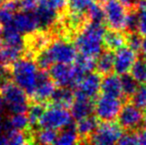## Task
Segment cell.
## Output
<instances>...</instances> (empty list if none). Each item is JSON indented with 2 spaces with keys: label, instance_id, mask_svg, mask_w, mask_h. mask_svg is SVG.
<instances>
[{
  "label": "cell",
  "instance_id": "cell-1",
  "mask_svg": "<svg viewBox=\"0 0 146 145\" xmlns=\"http://www.w3.org/2000/svg\"><path fill=\"white\" fill-rule=\"evenodd\" d=\"M106 28L100 22L88 23L75 39V47L80 54L96 59L102 53Z\"/></svg>",
  "mask_w": 146,
  "mask_h": 145
},
{
  "label": "cell",
  "instance_id": "cell-2",
  "mask_svg": "<svg viewBox=\"0 0 146 145\" xmlns=\"http://www.w3.org/2000/svg\"><path fill=\"white\" fill-rule=\"evenodd\" d=\"M11 72L14 83L21 87L27 95H32L39 73L36 62L30 56L20 58L13 64Z\"/></svg>",
  "mask_w": 146,
  "mask_h": 145
},
{
  "label": "cell",
  "instance_id": "cell-3",
  "mask_svg": "<svg viewBox=\"0 0 146 145\" xmlns=\"http://www.w3.org/2000/svg\"><path fill=\"white\" fill-rule=\"evenodd\" d=\"M4 107L10 114L25 113L29 107L28 95L17 85L10 81L0 89Z\"/></svg>",
  "mask_w": 146,
  "mask_h": 145
},
{
  "label": "cell",
  "instance_id": "cell-4",
  "mask_svg": "<svg viewBox=\"0 0 146 145\" xmlns=\"http://www.w3.org/2000/svg\"><path fill=\"white\" fill-rule=\"evenodd\" d=\"M72 114L67 107L54 105L45 109L38 125L43 128L59 130L72 124Z\"/></svg>",
  "mask_w": 146,
  "mask_h": 145
},
{
  "label": "cell",
  "instance_id": "cell-5",
  "mask_svg": "<svg viewBox=\"0 0 146 145\" xmlns=\"http://www.w3.org/2000/svg\"><path fill=\"white\" fill-rule=\"evenodd\" d=\"M122 127L118 123L112 121H102L98 124L90 137V142L96 145H112L118 143L122 136Z\"/></svg>",
  "mask_w": 146,
  "mask_h": 145
},
{
  "label": "cell",
  "instance_id": "cell-6",
  "mask_svg": "<svg viewBox=\"0 0 146 145\" xmlns=\"http://www.w3.org/2000/svg\"><path fill=\"white\" fill-rule=\"evenodd\" d=\"M45 51L50 57L53 64H72L78 56L75 45L64 39H57L50 42L45 48Z\"/></svg>",
  "mask_w": 146,
  "mask_h": 145
},
{
  "label": "cell",
  "instance_id": "cell-7",
  "mask_svg": "<svg viewBox=\"0 0 146 145\" xmlns=\"http://www.w3.org/2000/svg\"><path fill=\"white\" fill-rule=\"evenodd\" d=\"M104 12V21L112 30L126 29V18L128 12L118 0H106L102 3Z\"/></svg>",
  "mask_w": 146,
  "mask_h": 145
},
{
  "label": "cell",
  "instance_id": "cell-8",
  "mask_svg": "<svg viewBox=\"0 0 146 145\" xmlns=\"http://www.w3.org/2000/svg\"><path fill=\"white\" fill-rule=\"evenodd\" d=\"M51 79L59 87H76L78 81L83 77V73L78 71L75 66H71L70 64H61L56 63L50 67Z\"/></svg>",
  "mask_w": 146,
  "mask_h": 145
},
{
  "label": "cell",
  "instance_id": "cell-9",
  "mask_svg": "<svg viewBox=\"0 0 146 145\" xmlns=\"http://www.w3.org/2000/svg\"><path fill=\"white\" fill-rule=\"evenodd\" d=\"M121 107L122 103L119 97L102 95L96 101L94 111L102 121H112L117 118Z\"/></svg>",
  "mask_w": 146,
  "mask_h": 145
},
{
  "label": "cell",
  "instance_id": "cell-10",
  "mask_svg": "<svg viewBox=\"0 0 146 145\" xmlns=\"http://www.w3.org/2000/svg\"><path fill=\"white\" fill-rule=\"evenodd\" d=\"M118 124L125 129H136L143 122V112L134 103H126L121 107L118 115Z\"/></svg>",
  "mask_w": 146,
  "mask_h": 145
},
{
  "label": "cell",
  "instance_id": "cell-11",
  "mask_svg": "<svg viewBox=\"0 0 146 145\" xmlns=\"http://www.w3.org/2000/svg\"><path fill=\"white\" fill-rule=\"evenodd\" d=\"M100 75L96 73H87L81 77L76 85V95H83L88 99H96L100 91Z\"/></svg>",
  "mask_w": 146,
  "mask_h": 145
},
{
  "label": "cell",
  "instance_id": "cell-12",
  "mask_svg": "<svg viewBox=\"0 0 146 145\" xmlns=\"http://www.w3.org/2000/svg\"><path fill=\"white\" fill-rule=\"evenodd\" d=\"M55 89L56 83L51 79L50 75L45 72V70H41V72L38 73L36 85L30 97H32L34 101L46 103L48 99H51Z\"/></svg>",
  "mask_w": 146,
  "mask_h": 145
},
{
  "label": "cell",
  "instance_id": "cell-13",
  "mask_svg": "<svg viewBox=\"0 0 146 145\" xmlns=\"http://www.w3.org/2000/svg\"><path fill=\"white\" fill-rule=\"evenodd\" d=\"M136 60V52L129 47H121L113 55V70L121 75L129 73L132 65Z\"/></svg>",
  "mask_w": 146,
  "mask_h": 145
},
{
  "label": "cell",
  "instance_id": "cell-14",
  "mask_svg": "<svg viewBox=\"0 0 146 145\" xmlns=\"http://www.w3.org/2000/svg\"><path fill=\"white\" fill-rule=\"evenodd\" d=\"M11 23L22 35H30L39 30L38 22L33 11L23 10L17 12L13 16Z\"/></svg>",
  "mask_w": 146,
  "mask_h": 145
},
{
  "label": "cell",
  "instance_id": "cell-15",
  "mask_svg": "<svg viewBox=\"0 0 146 145\" xmlns=\"http://www.w3.org/2000/svg\"><path fill=\"white\" fill-rule=\"evenodd\" d=\"M33 12L36 16L40 31H48L58 22L59 12L51 9L46 4L43 3V1Z\"/></svg>",
  "mask_w": 146,
  "mask_h": 145
},
{
  "label": "cell",
  "instance_id": "cell-16",
  "mask_svg": "<svg viewBox=\"0 0 146 145\" xmlns=\"http://www.w3.org/2000/svg\"><path fill=\"white\" fill-rule=\"evenodd\" d=\"M94 105L92 99L75 95V99L71 105L72 117L78 120L86 116L92 115V113L94 112Z\"/></svg>",
  "mask_w": 146,
  "mask_h": 145
},
{
  "label": "cell",
  "instance_id": "cell-17",
  "mask_svg": "<svg viewBox=\"0 0 146 145\" xmlns=\"http://www.w3.org/2000/svg\"><path fill=\"white\" fill-rule=\"evenodd\" d=\"M100 91L102 95H110V97H122V89H121L120 77L117 73H108L100 81Z\"/></svg>",
  "mask_w": 146,
  "mask_h": 145
},
{
  "label": "cell",
  "instance_id": "cell-18",
  "mask_svg": "<svg viewBox=\"0 0 146 145\" xmlns=\"http://www.w3.org/2000/svg\"><path fill=\"white\" fill-rule=\"evenodd\" d=\"M0 37L2 38L4 45L16 47L23 50L26 49V42L24 40L23 35L12 25V23L3 26V30Z\"/></svg>",
  "mask_w": 146,
  "mask_h": 145
},
{
  "label": "cell",
  "instance_id": "cell-19",
  "mask_svg": "<svg viewBox=\"0 0 146 145\" xmlns=\"http://www.w3.org/2000/svg\"><path fill=\"white\" fill-rule=\"evenodd\" d=\"M126 44V37L118 30H110L104 33V45L110 51H116Z\"/></svg>",
  "mask_w": 146,
  "mask_h": 145
},
{
  "label": "cell",
  "instance_id": "cell-20",
  "mask_svg": "<svg viewBox=\"0 0 146 145\" xmlns=\"http://www.w3.org/2000/svg\"><path fill=\"white\" fill-rule=\"evenodd\" d=\"M29 45H26V47L29 46V55L35 54L37 52H40L41 50L45 49L49 45L51 40V37L46 31H41L39 33H32L30 34Z\"/></svg>",
  "mask_w": 146,
  "mask_h": 145
},
{
  "label": "cell",
  "instance_id": "cell-21",
  "mask_svg": "<svg viewBox=\"0 0 146 145\" xmlns=\"http://www.w3.org/2000/svg\"><path fill=\"white\" fill-rule=\"evenodd\" d=\"M74 99H75V93L72 89H70L68 87H60L59 89H55L50 99H52L54 105H61L68 109L69 107H71Z\"/></svg>",
  "mask_w": 146,
  "mask_h": 145
},
{
  "label": "cell",
  "instance_id": "cell-22",
  "mask_svg": "<svg viewBox=\"0 0 146 145\" xmlns=\"http://www.w3.org/2000/svg\"><path fill=\"white\" fill-rule=\"evenodd\" d=\"M25 50L16 47L7 46L0 47V64L6 65V66H12L17 60L22 57Z\"/></svg>",
  "mask_w": 146,
  "mask_h": 145
},
{
  "label": "cell",
  "instance_id": "cell-23",
  "mask_svg": "<svg viewBox=\"0 0 146 145\" xmlns=\"http://www.w3.org/2000/svg\"><path fill=\"white\" fill-rule=\"evenodd\" d=\"M29 126L28 116L25 113H12L4 121V128L6 130H27Z\"/></svg>",
  "mask_w": 146,
  "mask_h": 145
},
{
  "label": "cell",
  "instance_id": "cell-24",
  "mask_svg": "<svg viewBox=\"0 0 146 145\" xmlns=\"http://www.w3.org/2000/svg\"><path fill=\"white\" fill-rule=\"evenodd\" d=\"M6 138H7V144L12 145H20L33 143V133L27 130H6Z\"/></svg>",
  "mask_w": 146,
  "mask_h": 145
},
{
  "label": "cell",
  "instance_id": "cell-25",
  "mask_svg": "<svg viewBox=\"0 0 146 145\" xmlns=\"http://www.w3.org/2000/svg\"><path fill=\"white\" fill-rule=\"evenodd\" d=\"M96 68L98 73L108 75L113 71V54L110 50L100 53L96 62Z\"/></svg>",
  "mask_w": 146,
  "mask_h": 145
},
{
  "label": "cell",
  "instance_id": "cell-26",
  "mask_svg": "<svg viewBox=\"0 0 146 145\" xmlns=\"http://www.w3.org/2000/svg\"><path fill=\"white\" fill-rule=\"evenodd\" d=\"M98 124V122L96 117L88 115L81 118V119H78L75 128L78 133H79V135L83 136V137H88L96 128Z\"/></svg>",
  "mask_w": 146,
  "mask_h": 145
},
{
  "label": "cell",
  "instance_id": "cell-27",
  "mask_svg": "<svg viewBox=\"0 0 146 145\" xmlns=\"http://www.w3.org/2000/svg\"><path fill=\"white\" fill-rule=\"evenodd\" d=\"M80 135L77 132L75 127H73V124L63 128L60 134H57L56 144L59 145H73L79 142Z\"/></svg>",
  "mask_w": 146,
  "mask_h": 145
},
{
  "label": "cell",
  "instance_id": "cell-28",
  "mask_svg": "<svg viewBox=\"0 0 146 145\" xmlns=\"http://www.w3.org/2000/svg\"><path fill=\"white\" fill-rule=\"evenodd\" d=\"M57 132L51 128H43L33 133V143L39 144H54L56 142Z\"/></svg>",
  "mask_w": 146,
  "mask_h": 145
},
{
  "label": "cell",
  "instance_id": "cell-29",
  "mask_svg": "<svg viewBox=\"0 0 146 145\" xmlns=\"http://www.w3.org/2000/svg\"><path fill=\"white\" fill-rule=\"evenodd\" d=\"M130 75L139 85L146 83V59L135 60L130 69Z\"/></svg>",
  "mask_w": 146,
  "mask_h": 145
},
{
  "label": "cell",
  "instance_id": "cell-30",
  "mask_svg": "<svg viewBox=\"0 0 146 145\" xmlns=\"http://www.w3.org/2000/svg\"><path fill=\"white\" fill-rule=\"evenodd\" d=\"M118 143L120 144H140L146 145V129H138L127 134H122Z\"/></svg>",
  "mask_w": 146,
  "mask_h": 145
},
{
  "label": "cell",
  "instance_id": "cell-31",
  "mask_svg": "<svg viewBox=\"0 0 146 145\" xmlns=\"http://www.w3.org/2000/svg\"><path fill=\"white\" fill-rule=\"evenodd\" d=\"M45 109V103H39V101H35L32 105H29L27 111H28V120H29V124L32 127H35L39 124L40 118L42 116L43 112H44Z\"/></svg>",
  "mask_w": 146,
  "mask_h": 145
},
{
  "label": "cell",
  "instance_id": "cell-32",
  "mask_svg": "<svg viewBox=\"0 0 146 145\" xmlns=\"http://www.w3.org/2000/svg\"><path fill=\"white\" fill-rule=\"evenodd\" d=\"M74 63H75L74 66L83 75L92 72V70L96 68V60H94V58L86 56V55L81 54L80 56H77V58L74 61Z\"/></svg>",
  "mask_w": 146,
  "mask_h": 145
},
{
  "label": "cell",
  "instance_id": "cell-33",
  "mask_svg": "<svg viewBox=\"0 0 146 145\" xmlns=\"http://www.w3.org/2000/svg\"><path fill=\"white\" fill-rule=\"evenodd\" d=\"M96 2V0H70L69 10L73 13L85 15L90 6Z\"/></svg>",
  "mask_w": 146,
  "mask_h": 145
},
{
  "label": "cell",
  "instance_id": "cell-34",
  "mask_svg": "<svg viewBox=\"0 0 146 145\" xmlns=\"http://www.w3.org/2000/svg\"><path fill=\"white\" fill-rule=\"evenodd\" d=\"M120 83L122 93L126 97H132L133 93L136 91L137 87H137L138 83L135 81V79L130 75H127V73L121 75Z\"/></svg>",
  "mask_w": 146,
  "mask_h": 145
},
{
  "label": "cell",
  "instance_id": "cell-35",
  "mask_svg": "<svg viewBox=\"0 0 146 145\" xmlns=\"http://www.w3.org/2000/svg\"><path fill=\"white\" fill-rule=\"evenodd\" d=\"M87 15L90 21L92 22H100V23H102L104 21V8L96 2L90 7V9L87 11Z\"/></svg>",
  "mask_w": 146,
  "mask_h": 145
},
{
  "label": "cell",
  "instance_id": "cell-36",
  "mask_svg": "<svg viewBox=\"0 0 146 145\" xmlns=\"http://www.w3.org/2000/svg\"><path fill=\"white\" fill-rule=\"evenodd\" d=\"M133 103L141 109H146V83L137 87L136 91L132 95Z\"/></svg>",
  "mask_w": 146,
  "mask_h": 145
},
{
  "label": "cell",
  "instance_id": "cell-37",
  "mask_svg": "<svg viewBox=\"0 0 146 145\" xmlns=\"http://www.w3.org/2000/svg\"><path fill=\"white\" fill-rule=\"evenodd\" d=\"M126 44H127V47L132 49L135 52L139 51L141 49V44H142L141 35L138 33H132V32H131V33L126 37Z\"/></svg>",
  "mask_w": 146,
  "mask_h": 145
},
{
  "label": "cell",
  "instance_id": "cell-38",
  "mask_svg": "<svg viewBox=\"0 0 146 145\" xmlns=\"http://www.w3.org/2000/svg\"><path fill=\"white\" fill-rule=\"evenodd\" d=\"M138 34L146 36V9L140 10L136 15V29Z\"/></svg>",
  "mask_w": 146,
  "mask_h": 145
},
{
  "label": "cell",
  "instance_id": "cell-39",
  "mask_svg": "<svg viewBox=\"0 0 146 145\" xmlns=\"http://www.w3.org/2000/svg\"><path fill=\"white\" fill-rule=\"evenodd\" d=\"M10 81H12V72L10 66L0 64V89Z\"/></svg>",
  "mask_w": 146,
  "mask_h": 145
},
{
  "label": "cell",
  "instance_id": "cell-40",
  "mask_svg": "<svg viewBox=\"0 0 146 145\" xmlns=\"http://www.w3.org/2000/svg\"><path fill=\"white\" fill-rule=\"evenodd\" d=\"M43 3L46 4L51 9L59 12V13L63 11L66 8V6L68 5L67 0H43Z\"/></svg>",
  "mask_w": 146,
  "mask_h": 145
},
{
  "label": "cell",
  "instance_id": "cell-41",
  "mask_svg": "<svg viewBox=\"0 0 146 145\" xmlns=\"http://www.w3.org/2000/svg\"><path fill=\"white\" fill-rule=\"evenodd\" d=\"M20 1V8L25 11H34L43 0H19Z\"/></svg>",
  "mask_w": 146,
  "mask_h": 145
},
{
  "label": "cell",
  "instance_id": "cell-42",
  "mask_svg": "<svg viewBox=\"0 0 146 145\" xmlns=\"http://www.w3.org/2000/svg\"><path fill=\"white\" fill-rule=\"evenodd\" d=\"M14 13L9 10L5 9V8L0 6V24L2 26H5L7 24H10L13 19Z\"/></svg>",
  "mask_w": 146,
  "mask_h": 145
},
{
  "label": "cell",
  "instance_id": "cell-43",
  "mask_svg": "<svg viewBox=\"0 0 146 145\" xmlns=\"http://www.w3.org/2000/svg\"><path fill=\"white\" fill-rule=\"evenodd\" d=\"M1 7L5 8V9L9 10V11L13 12H17L20 8V1L19 0H3L1 4Z\"/></svg>",
  "mask_w": 146,
  "mask_h": 145
},
{
  "label": "cell",
  "instance_id": "cell-44",
  "mask_svg": "<svg viewBox=\"0 0 146 145\" xmlns=\"http://www.w3.org/2000/svg\"><path fill=\"white\" fill-rule=\"evenodd\" d=\"M126 29L129 31H134L136 29V14L128 12L126 18Z\"/></svg>",
  "mask_w": 146,
  "mask_h": 145
},
{
  "label": "cell",
  "instance_id": "cell-45",
  "mask_svg": "<svg viewBox=\"0 0 146 145\" xmlns=\"http://www.w3.org/2000/svg\"><path fill=\"white\" fill-rule=\"evenodd\" d=\"M118 1L120 2L123 6H125V7H130V6H132L133 4H134L135 0H118Z\"/></svg>",
  "mask_w": 146,
  "mask_h": 145
},
{
  "label": "cell",
  "instance_id": "cell-46",
  "mask_svg": "<svg viewBox=\"0 0 146 145\" xmlns=\"http://www.w3.org/2000/svg\"><path fill=\"white\" fill-rule=\"evenodd\" d=\"M140 51L142 52L143 56H144V57H145V59H146V36H145V38H144V39H142V44H141V49H140Z\"/></svg>",
  "mask_w": 146,
  "mask_h": 145
},
{
  "label": "cell",
  "instance_id": "cell-47",
  "mask_svg": "<svg viewBox=\"0 0 146 145\" xmlns=\"http://www.w3.org/2000/svg\"><path fill=\"white\" fill-rule=\"evenodd\" d=\"M3 144H7V138H6L5 134L0 133V145H3Z\"/></svg>",
  "mask_w": 146,
  "mask_h": 145
},
{
  "label": "cell",
  "instance_id": "cell-48",
  "mask_svg": "<svg viewBox=\"0 0 146 145\" xmlns=\"http://www.w3.org/2000/svg\"><path fill=\"white\" fill-rule=\"evenodd\" d=\"M2 129H4V119L0 113V133H2Z\"/></svg>",
  "mask_w": 146,
  "mask_h": 145
},
{
  "label": "cell",
  "instance_id": "cell-49",
  "mask_svg": "<svg viewBox=\"0 0 146 145\" xmlns=\"http://www.w3.org/2000/svg\"><path fill=\"white\" fill-rule=\"evenodd\" d=\"M4 109V103H3V99H2L1 95H0V110H2Z\"/></svg>",
  "mask_w": 146,
  "mask_h": 145
},
{
  "label": "cell",
  "instance_id": "cell-50",
  "mask_svg": "<svg viewBox=\"0 0 146 145\" xmlns=\"http://www.w3.org/2000/svg\"><path fill=\"white\" fill-rule=\"evenodd\" d=\"M143 120H144V122H145V124H146V110H145L144 114H143Z\"/></svg>",
  "mask_w": 146,
  "mask_h": 145
},
{
  "label": "cell",
  "instance_id": "cell-51",
  "mask_svg": "<svg viewBox=\"0 0 146 145\" xmlns=\"http://www.w3.org/2000/svg\"><path fill=\"white\" fill-rule=\"evenodd\" d=\"M2 30H3V26L0 24V36H1V33H2Z\"/></svg>",
  "mask_w": 146,
  "mask_h": 145
},
{
  "label": "cell",
  "instance_id": "cell-52",
  "mask_svg": "<svg viewBox=\"0 0 146 145\" xmlns=\"http://www.w3.org/2000/svg\"><path fill=\"white\" fill-rule=\"evenodd\" d=\"M2 2H3V0H0V6H1V4H2Z\"/></svg>",
  "mask_w": 146,
  "mask_h": 145
},
{
  "label": "cell",
  "instance_id": "cell-53",
  "mask_svg": "<svg viewBox=\"0 0 146 145\" xmlns=\"http://www.w3.org/2000/svg\"><path fill=\"white\" fill-rule=\"evenodd\" d=\"M0 47H1V44H0Z\"/></svg>",
  "mask_w": 146,
  "mask_h": 145
}]
</instances>
